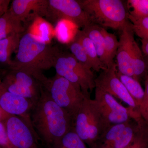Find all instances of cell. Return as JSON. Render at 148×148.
I'll use <instances>...</instances> for the list:
<instances>
[{
	"label": "cell",
	"instance_id": "cell-1",
	"mask_svg": "<svg viewBox=\"0 0 148 148\" xmlns=\"http://www.w3.org/2000/svg\"><path fill=\"white\" fill-rule=\"evenodd\" d=\"M29 117L39 139L47 148L73 127L71 116L52 101L43 87Z\"/></svg>",
	"mask_w": 148,
	"mask_h": 148
},
{
	"label": "cell",
	"instance_id": "cell-2",
	"mask_svg": "<svg viewBox=\"0 0 148 148\" xmlns=\"http://www.w3.org/2000/svg\"><path fill=\"white\" fill-rule=\"evenodd\" d=\"M60 52L57 47L25 31L20 38L15 58L9 68L32 75L42 85L48 79L43 71L54 67Z\"/></svg>",
	"mask_w": 148,
	"mask_h": 148
},
{
	"label": "cell",
	"instance_id": "cell-3",
	"mask_svg": "<svg viewBox=\"0 0 148 148\" xmlns=\"http://www.w3.org/2000/svg\"><path fill=\"white\" fill-rule=\"evenodd\" d=\"M117 51V71L123 75L134 78V74L140 75L147 70V63L142 49L134 37L132 23L129 19L122 28Z\"/></svg>",
	"mask_w": 148,
	"mask_h": 148
},
{
	"label": "cell",
	"instance_id": "cell-4",
	"mask_svg": "<svg viewBox=\"0 0 148 148\" xmlns=\"http://www.w3.org/2000/svg\"><path fill=\"white\" fill-rule=\"evenodd\" d=\"M111 124L105 119L94 99L86 97L73 123L75 132L89 148L108 129Z\"/></svg>",
	"mask_w": 148,
	"mask_h": 148
},
{
	"label": "cell",
	"instance_id": "cell-5",
	"mask_svg": "<svg viewBox=\"0 0 148 148\" xmlns=\"http://www.w3.org/2000/svg\"><path fill=\"white\" fill-rule=\"evenodd\" d=\"M90 23L121 30L128 20L127 6L121 0H80Z\"/></svg>",
	"mask_w": 148,
	"mask_h": 148
},
{
	"label": "cell",
	"instance_id": "cell-6",
	"mask_svg": "<svg viewBox=\"0 0 148 148\" xmlns=\"http://www.w3.org/2000/svg\"><path fill=\"white\" fill-rule=\"evenodd\" d=\"M52 101L71 116L73 121L86 97L79 86L56 75L42 86Z\"/></svg>",
	"mask_w": 148,
	"mask_h": 148
},
{
	"label": "cell",
	"instance_id": "cell-7",
	"mask_svg": "<svg viewBox=\"0 0 148 148\" xmlns=\"http://www.w3.org/2000/svg\"><path fill=\"white\" fill-rule=\"evenodd\" d=\"M53 68L56 75L79 86L87 97L95 88L93 72L79 63L71 53L59 52Z\"/></svg>",
	"mask_w": 148,
	"mask_h": 148
},
{
	"label": "cell",
	"instance_id": "cell-8",
	"mask_svg": "<svg viewBox=\"0 0 148 148\" xmlns=\"http://www.w3.org/2000/svg\"><path fill=\"white\" fill-rule=\"evenodd\" d=\"M94 100L103 116L111 125L131 120L138 121L142 118L139 112L129 106L124 107L113 96L98 88H95Z\"/></svg>",
	"mask_w": 148,
	"mask_h": 148
},
{
	"label": "cell",
	"instance_id": "cell-9",
	"mask_svg": "<svg viewBox=\"0 0 148 148\" xmlns=\"http://www.w3.org/2000/svg\"><path fill=\"white\" fill-rule=\"evenodd\" d=\"M6 88L12 93L28 99L34 104L41 95V84L32 75L26 72L10 70L1 76Z\"/></svg>",
	"mask_w": 148,
	"mask_h": 148
},
{
	"label": "cell",
	"instance_id": "cell-10",
	"mask_svg": "<svg viewBox=\"0 0 148 148\" xmlns=\"http://www.w3.org/2000/svg\"><path fill=\"white\" fill-rule=\"evenodd\" d=\"M9 139L15 148H40L29 116L9 114L4 121Z\"/></svg>",
	"mask_w": 148,
	"mask_h": 148
},
{
	"label": "cell",
	"instance_id": "cell-11",
	"mask_svg": "<svg viewBox=\"0 0 148 148\" xmlns=\"http://www.w3.org/2000/svg\"><path fill=\"white\" fill-rule=\"evenodd\" d=\"M45 17L53 23L69 20L83 28L90 23L79 1L75 0H48Z\"/></svg>",
	"mask_w": 148,
	"mask_h": 148
},
{
	"label": "cell",
	"instance_id": "cell-12",
	"mask_svg": "<svg viewBox=\"0 0 148 148\" xmlns=\"http://www.w3.org/2000/svg\"><path fill=\"white\" fill-rule=\"evenodd\" d=\"M139 127L138 122L135 120L111 125L93 148H125L134 140Z\"/></svg>",
	"mask_w": 148,
	"mask_h": 148
},
{
	"label": "cell",
	"instance_id": "cell-13",
	"mask_svg": "<svg viewBox=\"0 0 148 148\" xmlns=\"http://www.w3.org/2000/svg\"><path fill=\"white\" fill-rule=\"evenodd\" d=\"M117 71L116 64L115 63L106 70L101 71L99 75L95 78V87L120 99L129 107L139 112V106L119 78Z\"/></svg>",
	"mask_w": 148,
	"mask_h": 148
},
{
	"label": "cell",
	"instance_id": "cell-14",
	"mask_svg": "<svg viewBox=\"0 0 148 148\" xmlns=\"http://www.w3.org/2000/svg\"><path fill=\"white\" fill-rule=\"evenodd\" d=\"M48 0H13L9 10L21 21L27 23L38 17H46Z\"/></svg>",
	"mask_w": 148,
	"mask_h": 148
},
{
	"label": "cell",
	"instance_id": "cell-15",
	"mask_svg": "<svg viewBox=\"0 0 148 148\" xmlns=\"http://www.w3.org/2000/svg\"><path fill=\"white\" fill-rule=\"evenodd\" d=\"M34 103L28 99L10 92L2 81L0 75V107L9 114L29 116Z\"/></svg>",
	"mask_w": 148,
	"mask_h": 148
},
{
	"label": "cell",
	"instance_id": "cell-16",
	"mask_svg": "<svg viewBox=\"0 0 148 148\" xmlns=\"http://www.w3.org/2000/svg\"><path fill=\"white\" fill-rule=\"evenodd\" d=\"M26 31L23 23L9 10L0 17V40L14 34H22Z\"/></svg>",
	"mask_w": 148,
	"mask_h": 148
},
{
	"label": "cell",
	"instance_id": "cell-17",
	"mask_svg": "<svg viewBox=\"0 0 148 148\" xmlns=\"http://www.w3.org/2000/svg\"><path fill=\"white\" fill-rule=\"evenodd\" d=\"M101 28L100 26L90 23L84 27L82 30L93 43L100 60L106 67L105 41Z\"/></svg>",
	"mask_w": 148,
	"mask_h": 148
},
{
	"label": "cell",
	"instance_id": "cell-18",
	"mask_svg": "<svg viewBox=\"0 0 148 148\" xmlns=\"http://www.w3.org/2000/svg\"><path fill=\"white\" fill-rule=\"evenodd\" d=\"M75 38L79 41L84 48L92 63L93 71L99 72L107 69L100 60L93 43L82 30L77 32Z\"/></svg>",
	"mask_w": 148,
	"mask_h": 148
},
{
	"label": "cell",
	"instance_id": "cell-19",
	"mask_svg": "<svg viewBox=\"0 0 148 148\" xmlns=\"http://www.w3.org/2000/svg\"><path fill=\"white\" fill-rule=\"evenodd\" d=\"M22 34H14L0 40V63L11 66V56L18 49Z\"/></svg>",
	"mask_w": 148,
	"mask_h": 148
},
{
	"label": "cell",
	"instance_id": "cell-20",
	"mask_svg": "<svg viewBox=\"0 0 148 148\" xmlns=\"http://www.w3.org/2000/svg\"><path fill=\"white\" fill-rule=\"evenodd\" d=\"M116 73L119 78L139 107L145 93V91L140 82L132 77L123 75L117 71Z\"/></svg>",
	"mask_w": 148,
	"mask_h": 148
},
{
	"label": "cell",
	"instance_id": "cell-21",
	"mask_svg": "<svg viewBox=\"0 0 148 148\" xmlns=\"http://www.w3.org/2000/svg\"><path fill=\"white\" fill-rule=\"evenodd\" d=\"M101 30L105 41L106 67L108 68L115 64L114 59L116 56L119 41L115 35L109 33L105 28L101 27Z\"/></svg>",
	"mask_w": 148,
	"mask_h": 148
},
{
	"label": "cell",
	"instance_id": "cell-22",
	"mask_svg": "<svg viewBox=\"0 0 148 148\" xmlns=\"http://www.w3.org/2000/svg\"><path fill=\"white\" fill-rule=\"evenodd\" d=\"M27 32L39 38L43 41L49 43L52 36V29L47 22L38 17L34 19Z\"/></svg>",
	"mask_w": 148,
	"mask_h": 148
},
{
	"label": "cell",
	"instance_id": "cell-23",
	"mask_svg": "<svg viewBox=\"0 0 148 148\" xmlns=\"http://www.w3.org/2000/svg\"><path fill=\"white\" fill-rule=\"evenodd\" d=\"M48 148H88L73 127L69 132Z\"/></svg>",
	"mask_w": 148,
	"mask_h": 148
},
{
	"label": "cell",
	"instance_id": "cell-24",
	"mask_svg": "<svg viewBox=\"0 0 148 148\" xmlns=\"http://www.w3.org/2000/svg\"><path fill=\"white\" fill-rule=\"evenodd\" d=\"M139 129L132 143L125 148H148V125L141 118Z\"/></svg>",
	"mask_w": 148,
	"mask_h": 148
},
{
	"label": "cell",
	"instance_id": "cell-25",
	"mask_svg": "<svg viewBox=\"0 0 148 148\" xmlns=\"http://www.w3.org/2000/svg\"><path fill=\"white\" fill-rule=\"evenodd\" d=\"M128 14L137 18L148 17V0H128Z\"/></svg>",
	"mask_w": 148,
	"mask_h": 148
},
{
	"label": "cell",
	"instance_id": "cell-26",
	"mask_svg": "<svg viewBox=\"0 0 148 148\" xmlns=\"http://www.w3.org/2000/svg\"><path fill=\"white\" fill-rule=\"evenodd\" d=\"M71 53L80 64L88 69H92V65L87 53L79 41L75 38L70 46Z\"/></svg>",
	"mask_w": 148,
	"mask_h": 148
},
{
	"label": "cell",
	"instance_id": "cell-27",
	"mask_svg": "<svg viewBox=\"0 0 148 148\" xmlns=\"http://www.w3.org/2000/svg\"><path fill=\"white\" fill-rule=\"evenodd\" d=\"M128 18L132 23L135 34L142 39H148V17L135 18L128 14Z\"/></svg>",
	"mask_w": 148,
	"mask_h": 148
},
{
	"label": "cell",
	"instance_id": "cell-28",
	"mask_svg": "<svg viewBox=\"0 0 148 148\" xmlns=\"http://www.w3.org/2000/svg\"><path fill=\"white\" fill-rule=\"evenodd\" d=\"M145 79V93L143 101L139 106V111L142 118L148 125V75Z\"/></svg>",
	"mask_w": 148,
	"mask_h": 148
},
{
	"label": "cell",
	"instance_id": "cell-29",
	"mask_svg": "<svg viewBox=\"0 0 148 148\" xmlns=\"http://www.w3.org/2000/svg\"><path fill=\"white\" fill-rule=\"evenodd\" d=\"M0 148H15L9 139L3 121H0Z\"/></svg>",
	"mask_w": 148,
	"mask_h": 148
},
{
	"label": "cell",
	"instance_id": "cell-30",
	"mask_svg": "<svg viewBox=\"0 0 148 148\" xmlns=\"http://www.w3.org/2000/svg\"><path fill=\"white\" fill-rule=\"evenodd\" d=\"M10 2V0H0V17L8 10Z\"/></svg>",
	"mask_w": 148,
	"mask_h": 148
},
{
	"label": "cell",
	"instance_id": "cell-31",
	"mask_svg": "<svg viewBox=\"0 0 148 148\" xmlns=\"http://www.w3.org/2000/svg\"><path fill=\"white\" fill-rule=\"evenodd\" d=\"M142 42V50L144 56H146L148 62V39H143L141 40Z\"/></svg>",
	"mask_w": 148,
	"mask_h": 148
},
{
	"label": "cell",
	"instance_id": "cell-32",
	"mask_svg": "<svg viewBox=\"0 0 148 148\" xmlns=\"http://www.w3.org/2000/svg\"><path fill=\"white\" fill-rule=\"evenodd\" d=\"M9 114L0 107V121H4Z\"/></svg>",
	"mask_w": 148,
	"mask_h": 148
},
{
	"label": "cell",
	"instance_id": "cell-33",
	"mask_svg": "<svg viewBox=\"0 0 148 148\" xmlns=\"http://www.w3.org/2000/svg\"><path fill=\"white\" fill-rule=\"evenodd\" d=\"M147 74L148 75V62H147Z\"/></svg>",
	"mask_w": 148,
	"mask_h": 148
}]
</instances>
